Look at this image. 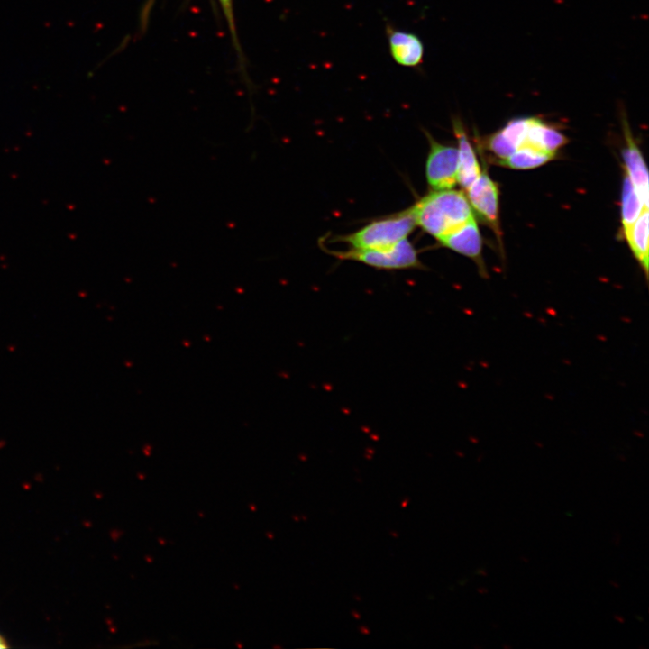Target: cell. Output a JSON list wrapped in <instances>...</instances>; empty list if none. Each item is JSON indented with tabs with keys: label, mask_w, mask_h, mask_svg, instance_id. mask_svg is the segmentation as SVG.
I'll use <instances>...</instances> for the list:
<instances>
[{
	"label": "cell",
	"mask_w": 649,
	"mask_h": 649,
	"mask_svg": "<svg viewBox=\"0 0 649 649\" xmlns=\"http://www.w3.org/2000/svg\"><path fill=\"white\" fill-rule=\"evenodd\" d=\"M466 190L471 208L499 235L498 189L496 182L483 171Z\"/></svg>",
	"instance_id": "obj_5"
},
{
	"label": "cell",
	"mask_w": 649,
	"mask_h": 649,
	"mask_svg": "<svg viewBox=\"0 0 649 649\" xmlns=\"http://www.w3.org/2000/svg\"><path fill=\"white\" fill-rule=\"evenodd\" d=\"M635 257L648 275V208H645L625 233Z\"/></svg>",
	"instance_id": "obj_11"
},
{
	"label": "cell",
	"mask_w": 649,
	"mask_h": 649,
	"mask_svg": "<svg viewBox=\"0 0 649 649\" xmlns=\"http://www.w3.org/2000/svg\"><path fill=\"white\" fill-rule=\"evenodd\" d=\"M5 647H6V644H5V640L0 636V648H5Z\"/></svg>",
	"instance_id": "obj_16"
},
{
	"label": "cell",
	"mask_w": 649,
	"mask_h": 649,
	"mask_svg": "<svg viewBox=\"0 0 649 649\" xmlns=\"http://www.w3.org/2000/svg\"><path fill=\"white\" fill-rule=\"evenodd\" d=\"M325 251L339 259L360 261L379 270L425 269L416 250L407 238L385 250Z\"/></svg>",
	"instance_id": "obj_3"
},
{
	"label": "cell",
	"mask_w": 649,
	"mask_h": 649,
	"mask_svg": "<svg viewBox=\"0 0 649 649\" xmlns=\"http://www.w3.org/2000/svg\"><path fill=\"white\" fill-rule=\"evenodd\" d=\"M445 246L460 254L477 261L480 272L483 277L487 272L480 261L482 240L475 218H472L437 239Z\"/></svg>",
	"instance_id": "obj_6"
},
{
	"label": "cell",
	"mask_w": 649,
	"mask_h": 649,
	"mask_svg": "<svg viewBox=\"0 0 649 649\" xmlns=\"http://www.w3.org/2000/svg\"><path fill=\"white\" fill-rule=\"evenodd\" d=\"M453 130L458 140L457 182L467 189L480 175V167L462 125L453 121Z\"/></svg>",
	"instance_id": "obj_9"
},
{
	"label": "cell",
	"mask_w": 649,
	"mask_h": 649,
	"mask_svg": "<svg viewBox=\"0 0 649 649\" xmlns=\"http://www.w3.org/2000/svg\"><path fill=\"white\" fill-rule=\"evenodd\" d=\"M218 1L224 11V14L225 16L228 27L232 33V37H233L234 45L237 47V36H236V29H235L233 11V0H218Z\"/></svg>",
	"instance_id": "obj_14"
},
{
	"label": "cell",
	"mask_w": 649,
	"mask_h": 649,
	"mask_svg": "<svg viewBox=\"0 0 649 649\" xmlns=\"http://www.w3.org/2000/svg\"><path fill=\"white\" fill-rule=\"evenodd\" d=\"M416 225L409 208L373 221L357 232L339 236L336 240L348 243L355 250H385L407 238Z\"/></svg>",
	"instance_id": "obj_2"
},
{
	"label": "cell",
	"mask_w": 649,
	"mask_h": 649,
	"mask_svg": "<svg viewBox=\"0 0 649 649\" xmlns=\"http://www.w3.org/2000/svg\"><path fill=\"white\" fill-rule=\"evenodd\" d=\"M626 147L623 158L629 178L642 202L648 206V171L640 150L631 138L628 129L625 130Z\"/></svg>",
	"instance_id": "obj_8"
},
{
	"label": "cell",
	"mask_w": 649,
	"mask_h": 649,
	"mask_svg": "<svg viewBox=\"0 0 649 649\" xmlns=\"http://www.w3.org/2000/svg\"><path fill=\"white\" fill-rule=\"evenodd\" d=\"M389 52L396 63L404 67H418L424 58V44L415 33L387 25Z\"/></svg>",
	"instance_id": "obj_7"
},
{
	"label": "cell",
	"mask_w": 649,
	"mask_h": 649,
	"mask_svg": "<svg viewBox=\"0 0 649 649\" xmlns=\"http://www.w3.org/2000/svg\"><path fill=\"white\" fill-rule=\"evenodd\" d=\"M430 150L426 160L425 176L433 190L452 188L457 183L458 149L436 142L427 133Z\"/></svg>",
	"instance_id": "obj_4"
},
{
	"label": "cell",
	"mask_w": 649,
	"mask_h": 649,
	"mask_svg": "<svg viewBox=\"0 0 649 649\" xmlns=\"http://www.w3.org/2000/svg\"><path fill=\"white\" fill-rule=\"evenodd\" d=\"M154 1H155V0H147V3H146V5H144L143 11H142V24H144V23L147 22L149 14H150V12H151V7H152V5H153V4H154Z\"/></svg>",
	"instance_id": "obj_15"
},
{
	"label": "cell",
	"mask_w": 649,
	"mask_h": 649,
	"mask_svg": "<svg viewBox=\"0 0 649 649\" xmlns=\"http://www.w3.org/2000/svg\"><path fill=\"white\" fill-rule=\"evenodd\" d=\"M553 157L554 155L549 152L529 146H522L499 164L516 169H527L545 164Z\"/></svg>",
	"instance_id": "obj_12"
},
{
	"label": "cell",
	"mask_w": 649,
	"mask_h": 649,
	"mask_svg": "<svg viewBox=\"0 0 649 649\" xmlns=\"http://www.w3.org/2000/svg\"><path fill=\"white\" fill-rule=\"evenodd\" d=\"M566 142L562 133L540 119L530 117L525 139L519 147L529 146L555 155Z\"/></svg>",
	"instance_id": "obj_10"
},
{
	"label": "cell",
	"mask_w": 649,
	"mask_h": 649,
	"mask_svg": "<svg viewBox=\"0 0 649 649\" xmlns=\"http://www.w3.org/2000/svg\"><path fill=\"white\" fill-rule=\"evenodd\" d=\"M645 208H648V206L642 202L629 178L626 176L623 183L621 202L622 224L625 233L631 227Z\"/></svg>",
	"instance_id": "obj_13"
},
{
	"label": "cell",
	"mask_w": 649,
	"mask_h": 649,
	"mask_svg": "<svg viewBox=\"0 0 649 649\" xmlns=\"http://www.w3.org/2000/svg\"><path fill=\"white\" fill-rule=\"evenodd\" d=\"M410 211L416 224L436 239L474 218L467 197L452 188L431 191Z\"/></svg>",
	"instance_id": "obj_1"
}]
</instances>
